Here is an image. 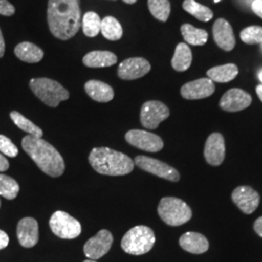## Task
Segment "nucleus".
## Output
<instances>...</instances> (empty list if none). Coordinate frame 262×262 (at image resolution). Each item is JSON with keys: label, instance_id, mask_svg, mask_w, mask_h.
I'll use <instances>...</instances> for the list:
<instances>
[{"label": "nucleus", "instance_id": "1", "mask_svg": "<svg viewBox=\"0 0 262 262\" xmlns=\"http://www.w3.org/2000/svg\"><path fill=\"white\" fill-rule=\"evenodd\" d=\"M47 19L55 37L63 41L74 37L82 26L80 0H49Z\"/></svg>", "mask_w": 262, "mask_h": 262}, {"label": "nucleus", "instance_id": "2", "mask_svg": "<svg viewBox=\"0 0 262 262\" xmlns=\"http://www.w3.org/2000/svg\"><path fill=\"white\" fill-rule=\"evenodd\" d=\"M21 146L44 173L51 177H59L63 174L66 170L64 160L56 148L47 141L27 135L23 138Z\"/></svg>", "mask_w": 262, "mask_h": 262}, {"label": "nucleus", "instance_id": "3", "mask_svg": "<svg viewBox=\"0 0 262 262\" xmlns=\"http://www.w3.org/2000/svg\"><path fill=\"white\" fill-rule=\"evenodd\" d=\"M93 168L99 174L108 176L127 175L134 169V161L121 151L109 148H94L89 156Z\"/></svg>", "mask_w": 262, "mask_h": 262}, {"label": "nucleus", "instance_id": "4", "mask_svg": "<svg viewBox=\"0 0 262 262\" xmlns=\"http://www.w3.org/2000/svg\"><path fill=\"white\" fill-rule=\"evenodd\" d=\"M156 242V236L150 227L137 225L128 230L122 240V250L133 255L149 253Z\"/></svg>", "mask_w": 262, "mask_h": 262}, {"label": "nucleus", "instance_id": "5", "mask_svg": "<svg viewBox=\"0 0 262 262\" xmlns=\"http://www.w3.org/2000/svg\"><path fill=\"white\" fill-rule=\"evenodd\" d=\"M29 86L38 98L50 107H57L69 98V93L58 82L48 78L31 79Z\"/></svg>", "mask_w": 262, "mask_h": 262}, {"label": "nucleus", "instance_id": "6", "mask_svg": "<svg viewBox=\"0 0 262 262\" xmlns=\"http://www.w3.org/2000/svg\"><path fill=\"white\" fill-rule=\"evenodd\" d=\"M158 212L160 219L170 226L185 225L192 216L190 207L176 197L162 198L159 202Z\"/></svg>", "mask_w": 262, "mask_h": 262}, {"label": "nucleus", "instance_id": "7", "mask_svg": "<svg viewBox=\"0 0 262 262\" xmlns=\"http://www.w3.org/2000/svg\"><path fill=\"white\" fill-rule=\"evenodd\" d=\"M50 227L54 234L62 239H74L82 232V225L73 216L63 211H56L50 219Z\"/></svg>", "mask_w": 262, "mask_h": 262}, {"label": "nucleus", "instance_id": "8", "mask_svg": "<svg viewBox=\"0 0 262 262\" xmlns=\"http://www.w3.org/2000/svg\"><path fill=\"white\" fill-rule=\"evenodd\" d=\"M169 115L170 111L165 104L157 100L147 101L141 108V123L148 129H156L160 122L168 118Z\"/></svg>", "mask_w": 262, "mask_h": 262}, {"label": "nucleus", "instance_id": "9", "mask_svg": "<svg viewBox=\"0 0 262 262\" xmlns=\"http://www.w3.org/2000/svg\"><path fill=\"white\" fill-rule=\"evenodd\" d=\"M134 163L142 170L154 174L159 178L165 179L171 182H178L180 180V174L176 169L159 159L138 156L135 158Z\"/></svg>", "mask_w": 262, "mask_h": 262}, {"label": "nucleus", "instance_id": "10", "mask_svg": "<svg viewBox=\"0 0 262 262\" xmlns=\"http://www.w3.org/2000/svg\"><path fill=\"white\" fill-rule=\"evenodd\" d=\"M125 140L127 141L133 147H136L140 150L157 152L162 150L163 141L151 132L140 129H132L125 134Z\"/></svg>", "mask_w": 262, "mask_h": 262}, {"label": "nucleus", "instance_id": "11", "mask_svg": "<svg viewBox=\"0 0 262 262\" xmlns=\"http://www.w3.org/2000/svg\"><path fill=\"white\" fill-rule=\"evenodd\" d=\"M113 245V235L110 231L102 229L84 244V253L93 260L101 258L108 253Z\"/></svg>", "mask_w": 262, "mask_h": 262}, {"label": "nucleus", "instance_id": "12", "mask_svg": "<svg viewBox=\"0 0 262 262\" xmlns=\"http://www.w3.org/2000/svg\"><path fill=\"white\" fill-rule=\"evenodd\" d=\"M150 62L143 57H131L119 66L118 76L122 80H136L150 72Z\"/></svg>", "mask_w": 262, "mask_h": 262}, {"label": "nucleus", "instance_id": "13", "mask_svg": "<svg viewBox=\"0 0 262 262\" xmlns=\"http://www.w3.org/2000/svg\"><path fill=\"white\" fill-rule=\"evenodd\" d=\"M232 200L245 214H252L259 205L260 196L253 187L242 186L235 188L232 192Z\"/></svg>", "mask_w": 262, "mask_h": 262}, {"label": "nucleus", "instance_id": "14", "mask_svg": "<svg viewBox=\"0 0 262 262\" xmlns=\"http://www.w3.org/2000/svg\"><path fill=\"white\" fill-rule=\"evenodd\" d=\"M252 100V96L243 90L231 89L222 97L220 107L226 112H238L248 108Z\"/></svg>", "mask_w": 262, "mask_h": 262}, {"label": "nucleus", "instance_id": "15", "mask_svg": "<svg viewBox=\"0 0 262 262\" xmlns=\"http://www.w3.org/2000/svg\"><path fill=\"white\" fill-rule=\"evenodd\" d=\"M215 84L209 78H202L188 82L181 89V94L188 100L202 99L211 96L215 93Z\"/></svg>", "mask_w": 262, "mask_h": 262}, {"label": "nucleus", "instance_id": "16", "mask_svg": "<svg viewBox=\"0 0 262 262\" xmlns=\"http://www.w3.org/2000/svg\"><path fill=\"white\" fill-rule=\"evenodd\" d=\"M204 157L207 162L213 166L221 165L225 157V143L221 133H212L205 143Z\"/></svg>", "mask_w": 262, "mask_h": 262}, {"label": "nucleus", "instance_id": "17", "mask_svg": "<svg viewBox=\"0 0 262 262\" xmlns=\"http://www.w3.org/2000/svg\"><path fill=\"white\" fill-rule=\"evenodd\" d=\"M17 236L19 244L25 248H32L39 240L37 221L33 217H24L18 224Z\"/></svg>", "mask_w": 262, "mask_h": 262}, {"label": "nucleus", "instance_id": "18", "mask_svg": "<svg viewBox=\"0 0 262 262\" xmlns=\"http://www.w3.org/2000/svg\"><path fill=\"white\" fill-rule=\"evenodd\" d=\"M213 34L215 43L221 49L226 52L234 49L236 41L233 29L226 19H219L215 20L213 27Z\"/></svg>", "mask_w": 262, "mask_h": 262}, {"label": "nucleus", "instance_id": "19", "mask_svg": "<svg viewBox=\"0 0 262 262\" xmlns=\"http://www.w3.org/2000/svg\"><path fill=\"white\" fill-rule=\"evenodd\" d=\"M179 242L183 250L194 254L206 253L209 249L206 237L197 232H187L182 235Z\"/></svg>", "mask_w": 262, "mask_h": 262}, {"label": "nucleus", "instance_id": "20", "mask_svg": "<svg viewBox=\"0 0 262 262\" xmlns=\"http://www.w3.org/2000/svg\"><path fill=\"white\" fill-rule=\"evenodd\" d=\"M84 91L92 99L97 102H109L115 96L112 86L97 80L86 82L84 84Z\"/></svg>", "mask_w": 262, "mask_h": 262}, {"label": "nucleus", "instance_id": "21", "mask_svg": "<svg viewBox=\"0 0 262 262\" xmlns=\"http://www.w3.org/2000/svg\"><path fill=\"white\" fill-rule=\"evenodd\" d=\"M118 57L108 51H94L86 54L83 58L84 66L91 68H102L116 64Z\"/></svg>", "mask_w": 262, "mask_h": 262}, {"label": "nucleus", "instance_id": "22", "mask_svg": "<svg viewBox=\"0 0 262 262\" xmlns=\"http://www.w3.org/2000/svg\"><path fill=\"white\" fill-rule=\"evenodd\" d=\"M15 55L21 61L28 63H37L43 59L44 52L33 43L23 42L15 48Z\"/></svg>", "mask_w": 262, "mask_h": 262}, {"label": "nucleus", "instance_id": "23", "mask_svg": "<svg viewBox=\"0 0 262 262\" xmlns=\"http://www.w3.org/2000/svg\"><path fill=\"white\" fill-rule=\"evenodd\" d=\"M238 67L233 63L225 66H215L207 71V76L210 80L216 83H227L234 80L238 75Z\"/></svg>", "mask_w": 262, "mask_h": 262}, {"label": "nucleus", "instance_id": "24", "mask_svg": "<svg viewBox=\"0 0 262 262\" xmlns=\"http://www.w3.org/2000/svg\"><path fill=\"white\" fill-rule=\"evenodd\" d=\"M192 62V54L190 48L186 43H180L176 47L172 58V67L179 72L187 71Z\"/></svg>", "mask_w": 262, "mask_h": 262}, {"label": "nucleus", "instance_id": "25", "mask_svg": "<svg viewBox=\"0 0 262 262\" xmlns=\"http://www.w3.org/2000/svg\"><path fill=\"white\" fill-rule=\"evenodd\" d=\"M181 32L186 42L193 46H202L208 40V32L204 29L194 28L189 24H185L181 28Z\"/></svg>", "mask_w": 262, "mask_h": 262}, {"label": "nucleus", "instance_id": "26", "mask_svg": "<svg viewBox=\"0 0 262 262\" xmlns=\"http://www.w3.org/2000/svg\"><path fill=\"white\" fill-rule=\"evenodd\" d=\"M100 32L104 37L111 41H117L122 37V28L120 21L116 18L108 16L101 19Z\"/></svg>", "mask_w": 262, "mask_h": 262}, {"label": "nucleus", "instance_id": "27", "mask_svg": "<svg viewBox=\"0 0 262 262\" xmlns=\"http://www.w3.org/2000/svg\"><path fill=\"white\" fill-rule=\"evenodd\" d=\"M183 8L188 14L192 15L201 21H209L214 17L212 10L204 5H201L195 0H185L183 3Z\"/></svg>", "mask_w": 262, "mask_h": 262}, {"label": "nucleus", "instance_id": "28", "mask_svg": "<svg viewBox=\"0 0 262 262\" xmlns=\"http://www.w3.org/2000/svg\"><path fill=\"white\" fill-rule=\"evenodd\" d=\"M10 117L12 121L15 122V124L20 128L21 130L26 131L28 135L36 137V138H42L43 137V130L35 125L32 122H30L25 116L19 114L17 111H13L10 114Z\"/></svg>", "mask_w": 262, "mask_h": 262}, {"label": "nucleus", "instance_id": "29", "mask_svg": "<svg viewBox=\"0 0 262 262\" xmlns=\"http://www.w3.org/2000/svg\"><path fill=\"white\" fill-rule=\"evenodd\" d=\"M82 27L84 35L88 37H95L100 32L101 19L94 12L85 13L82 20Z\"/></svg>", "mask_w": 262, "mask_h": 262}, {"label": "nucleus", "instance_id": "30", "mask_svg": "<svg viewBox=\"0 0 262 262\" xmlns=\"http://www.w3.org/2000/svg\"><path fill=\"white\" fill-rule=\"evenodd\" d=\"M148 6L150 14L160 21L165 23L171 12L169 0H148Z\"/></svg>", "mask_w": 262, "mask_h": 262}, {"label": "nucleus", "instance_id": "31", "mask_svg": "<svg viewBox=\"0 0 262 262\" xmlns=\"http://www.w3.org/2000/svg\"><path fill=\"white\" fill-rule=\"evenodd\" d=\"M19 191V184L9 176L0 174V195L8 199H15Z\"/></svg>", "mask_w": 262, "mask_h": 262}, {"label": "nucleus", "instance_id": "32", "mask_svg": "<svg viewBox=\"0 0 262 262\" xmlns=\"http://www.w3.org/2000/svg\"><path fill=\"white\" fill-rule=\"evenodd\" d=\"M240 37L244 43L249 45L261 44L262 28L257 26H253V27L245 28L241 31Z\"/></svg>", "mask_w": 262, "mask_h": 262}, {"label": "nucleus", "instance_id": "33", "mask_svg": "<svg viewBox=\"0 0 262 262\" xmlns=\"http://www.w3.org/2000/svg\"><path fill=\"white\" fill-rule=\"evenodd\" d=\"M0 151L4 156L10 158H16L19 154V150L16 145L4 135H0Z\"/></svg>", "mask_w": 262, "mask_h": 262}, {"label": "nucleus", "instance_id": "34", "mask_svg": "<svg viewBox=\"0 0 262 262\" xmlns=\"http://www.w3.org/2000/svg\"><path fill=\"white\" fill-rule=\"evenodd\" d=\"M16 9L8 0H0V15L11 17L15 14Z\"/></svg>", "mask_w": 262, "mask_h": 262}, {"label": "nucleus", "instance_id": "35", "mask_svg": "<svg viewBox=\"0 0 262 262\" xmlns=\"http://www.w3.org/2000/svg\"><path fill=\"white\" fill-rule=\"evenodd\" d=\"M252 9L259 18L262 19V0H254V1H253Z\"/></svg>", "mask_w": 262, "mask_h": 262}, {"label": "nucleus", "instance_id": "36", "mask_svg": "<svg viewBox=\"0 0 262 262\" xmlns=\"http://www.w3.org/2000/svg\"><path fill=\"white\" fill-rule=\"evenodd\" d=\"M9 244V236L3 230H0V250L5 249Z\"/></svg>", "mask_w": 262, "mask_h": 262}, {"label": "nucleus", "instance_id": "37", "mask_svg": "<svg viewBox=\"0 0 262 262\" xmlns=\"http://www.w3.org/2000/svg\"><path fill=\"white\" fill-rule=\"evenodd\" d=\"M9 168V162L7 159L0 154V172H4Z\"/></svg>", "mask_w": 262, "mask_h": 262}, {"label": "nucleus", "instance_id": "38", "mask_svg": "<svg viewBox=\"0 0 262 262\" xmlns=\"http://www.w3.org/2000/svg\"><path fill=\"white\" fill-rule=\"evenodd\" d=\"M253 228H254V231L259 235L260 237H262V216L258 217L255 222H254V225H253Z\"/></svg>", "mask_w": 262, "mask_h": 262}, {"label": "nucleus", "instance_id": "39", "mask_svg": "<svg viewBox=\"0 0 262 262\" xmlns=\"http://www.w3.org/2000/svg\"><path fill=\"white\" fill-rule=\"evenodd\" d=\"M5 54V41H4V37L0 28V58L3 57Z\"/></svg>", "mask_w": 262, "mask_h": 262}, {"label": "nucleus", "instance_id": "40", "mask_svg": "<svg viewBox=\"0 0 262 262\" xmlns=\"http://www.w3.org/2000/svg\"><path fill=\"white\" fill-rule=\"evenodd\" d=\"M256 94L257 96L259 97V99L262 101V84H259L256 86Z\"/></svg>", "mask_w": 262, "mask_h": 262}, {"label": "nucleus", "instance_id": "41", "mask_svg": "<svg viewBox=\"0 0 262 262\" xmlns=\"http://www.w3.org/2000/svg\"><path fill=\"white\" fill-rule=\"evenodd\" d=\"M123 2H125V3H127V4H134L137 0H122Z\"/></svg>", "mask_w": 262, "mask_h": 262}, {"label": "nucleus", "instance_id": "42", "mask_svg": "<svg viewBox=\"0 0 262 262\" xmlns=\"http://www.w3.org/2000/svg\"><path fill=\"white\" fill-rule=\"evenodd\" d=\"M257 75H258V79L260 80V82L262 83V68L258 71V74H257Z\"/></svg>", "mask_w": 262, "mask_h": 262}, {"label": "nucleus", "instance_id": "43", "mask_svg": "<svg viewBox=\"0 0 262 262\" xmlns=\"http://www.w3.org/2000/svg\"><path fill=\"white\" fill-rule=\"evenodd\" d=\"M84 262H97V261H95V260H93V259H88V260H84Z\"/></svg>", "mask_w": 262, "mask_h": 262}, {"label": "nucleus", "instance_id": "44", "mask_svg": "<svg viewBox=\"0 0 262 262\" xmlns=\"http://www.w3.org/2000/svg\"><path fill=\"white\" fill-rule=\"evenodd\" d=\"M214 1H215V3H217V2H220L221 0H214Z\"/></svg>", "mask_w": 262, "mask_h": 262}, {"label": "nucleus", "instance_id": "45", "mask_svg": "<svg viewBox=\"0 0 262 262\" xmlns=\"http://www.w3.org/2000/svg\"><path fill=\"white\" fill-rule=\"evenodd\" d=\"M0 206H1V201H0Z\"/></svg>", "mask_w": 262, "mask_h": 262}, {"label": "nucleus", "instance_id": "46", "mask_svg": "<svg viewBox=\"0 0 262 262\" xmlns=\"http://www.w3.org/2000/svg\"><path fill=\"white\" fill-rule=\"evenodd\" d=\"M261 50H262V43H261Z\"/></svg>", "mask_w": 262, "mask_h": 262}, {"label": "nucleus", "instance_id": "47", "mask_svg": "<svg viewBox=\"0 0 262 262\" xmlns=\"http://www.w3.org/2000/svg\"><path fill=\"white\" fill-rule=\"evenodd\" d=\"M114 1H116V0H114Z\"/></svg>", "mask_w": 262, "mask_h": 262}]
</instances>
